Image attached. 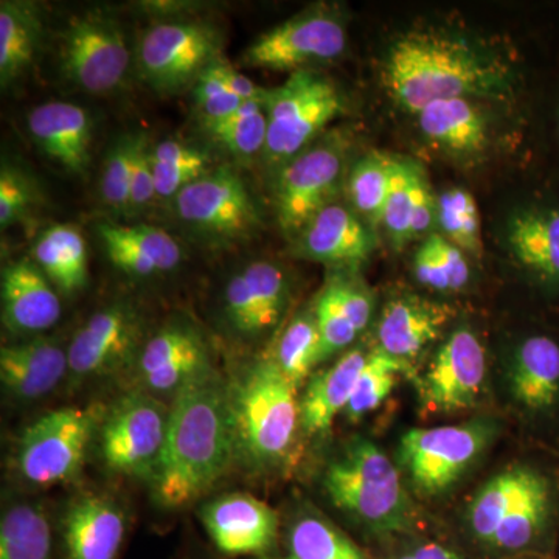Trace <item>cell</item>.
Returning <instances> with one entry per match:
<instances>
[{
	"instance_id": "obj_28",
	"label": "cell",
	"mask_w": 559,
	"mask_h": 559,
	"mask_svg": "<svg viewBox=\"0 0 559 559\" xmlns=\"http://www.w3.org/2000/svg\"><path fill=\"white\" fill-rule=\"evenodd\" d=\"M98 234L114 266L138 277L170 272L182 259L178 241L159 227L102 224Z\"/></svg>"
},
{
	"instance_id": "obj_56",
	"label": "cell",
	"mask_w": 559,
	"mask_h": 559,
	"mask_svg": "<svg viewBox=\"0 0 559 559\" xmlns=\"http://www.w3.org/2000/svg\"><path fill=\"white\" fill-rule=\"evenodd\" d=\"M399 559H418V558L415 557V555L412 554V551H407V554L401 555V557Z\"/></svg>"
},
{
	"instance_id": "obj_7",
	"label": "cell",
	"mask_w": 559,
	"mask_h": 559,
	"mask_svg": "<svg viewBox=\"0 0 559 559\" xmlns=\"http://www.w3.org/2000/svg\"><path fill=\"white\" fill-rule=\"evenodd\" d=\"M97 409L62 407L33 421L17 441L16 468L33 487L69 484L79 476L92 436Z\"/></svg>"
},
{
	"instance_id": "obj_35",
	"label": "cell",
	"mask_w": 559,
	"mask_h": 559,
	"mask_svg": "<svg viewBox=\"0 0 559 559\" xmlns=\"http://www.w3.org/2000/svg\"><path fill=\"white\" fill-rule=\"evenodd\" d=\"M320 334L314 312H304L297 316L283 331L272 362L282 371L294 385L299 389L301 382L310 377L312 369L320 364Z\"/></svg>"
},
{
	"instance_id": "obj_25",
	"label": "cell",
	"mask_w": 559,
	"mask_h": 559,
	"mask_svg": "<svg viewBox=\"0 0 559 559\" xmlns=\"http://www.w3.org/2000/svg\"><path fill=\"white\" fill-rule=\"evenodd\" d=\"M66 374L68 349L51 337L35 336L0 349V380L16 400L44 399Z\"/></svg>"
},
{
	"instance_id": "obj_51",
	"label": "cell",
	"mask_w": 559,
	"mask_h": 559,
	"mask_svg": "<svg viewBox=\"0 0 559 559\" xmlns=\"http://www.w3.org/2000/svg\"><path fill=\"white\" fill-rule=\"evenodd\" d=\"M414 274L418 283H421L426 288L452 290L450 277H448L447 272H444L443 266H441L428 240L423 242L421 248L415 253Z\"/></svg>"
},
{
	"instance_id": "obj_16",
	"label": "cell",
	"mask_w": 559,
	"mask_h": 559,
	"mask_svg": "<svg viewBox=\"0 0 559 559\" xmlns=\"http://www.w3.org/2000/svg\"><path fill=\"white\" fill-rule=\"evenodd\" d=\"M511 257L546 299L559 301V198L544 197L509 219Z\"/></svg>"
},
{
	"instance_id": "obj_45",
	"label": "cell",
	"mask_w": 559,
	"mask_h": 559,
	"mask_svg": "<svg viewBox=\"0 0 559 559\" xmlns=\"http://www.w3.org/2000/svg\"><path fill=\"white\" fill-rule=\"evenodd\" d=\"M194 98H197L198 108L204 116L205 123L226 119L245 103L224 83L215 62L205 69L198 79L197 86H194Z\"/></svg>"
},
{
	"instance_id": "obj_15",
	"label": "cell",
	"mask_w": 559,
	"mask_h": 559,
	"mask_svg": "<svg viewBox=\"0 0 559 559\" xmlns=\"http://www.w3.org/2000/svg\"><path fill=\"white\" fill-rule=\"evenodd\" d=\"M183 223L221 238L245 237L259 224V210L248 187L229 170L209 171L175 198Z\"/></svg>"
},
{
	"instance_id": "obj_41",
	"label": "cell",
	"mask_w": 559,
	"mask_h": 559,
	"mask_svg": "<svg viewBox=\"0 0 559 559\" xmlns=\"http://www.w3.org/2000/svg\"><path fill=\"white\" fill-rule=\"evenodd\" d=\"M437 226L441 237L465 253L479 255L481 250L480 215L469 191L451 189L437 198Z\"/></svg>"
},
{
	"instance_id": "obj_53",
	"label": "cell",
	"mask_w": 559,
	"mask_h": 559,
	"mask_svg": "<svg viewBox=\"0 0 559 559\" xmlns=\"http://www.w3.org/2000/svg\"><path fill=\"white\" fill-rule=\"evenodd\" d=\"M418 559H460L459 555L454 550L448 549V547L441 546V544L429 543L419 544L412 550Z\"/></svg>"
},
{
	"instance_id": "obj_23",
	"label": "cell",
	"mask_w": 559,
	"mask_h": 559,
	"mask_svg": "<svg viewBox=\"0 0 559 559\" xmlns=\"http://www.w3.org/2000/svg\"><path fill=\"white\" fill-rule=\"evenodd\" d=\"M299 255L337 267H358L373 250V238L364 221L344 205H326L299 235Z\"/></svg>"
},
{
	"instance_id": "obj_43",
	"label": "cell",
	"mask_w": 559,
	"mask_h": 559,
	"mask_svg": "<svg viewBox=\"0 0 559 559\" xmlns=\"http://www.w3.org/2000/svg\"><path fill=\"white\" fill-rule=\"evenodd\" d=\"M415 165L409 162L395 160L392 183H390L388 201H385L382 226L388 231L390 241L395 248L407 245L411 240L412 218V179Z\"/></svg>"
},
{
	"instance_id": "obj_18",
	"label": "cell",
	"mask_w": 559,
	"mask_h": 559,
	"mask_svg": "<svg viewBox=\"0 0 559 559\" xmlns=\"http://www.w3.org/2000/svg\"><path fill=\"white\" fill-rule=\"evenodd\" d=\"M135 367L140 388L154 396H175L213 369L205 341L187 325H170L154 334L140 349Z\"/></svg>"
},
{
	"instance_id": "obj_46",
	"label": "cell",
	"mask_w": 559,
	"mask_h": 559,
	"mask_svg": "<svg viewBox=\"0 0 559 559\" xmlns=\"http://www.w3.org/2000/svg\"><path fill=\"white\" fill-rule=\"evenodd\" d=\"M31 205V189L20 173L3 167L0 173V226L2 229L22 218Z\"/></svg>"
},
{
	"instance_id": "obj_55",
	"label": "cell",
	"mask_w": 559,
	"mask_h": 559,
	"mask_svg": "<svg viewBox=\"0 0 559 559\" xmlns=\"http://www.w3.org/2000/svg\"><path fill=\"white\" fill-rule=\"evenodd\" d=\"M511 559H555V558L551 557V555L524 554V555H516V557H513Z\"/></svg>"
},
{
	"instance_id": "obj_11",
	"label": "cell",
	"mask_w": 559,
	"mask_h": 559,
	"mask_svg": "<svg viewBox=\"0 0 559 559\" xmlns=\"http://www.w3.org/2000/svg\"><path fill=\"white\" fill-rule=\"evenodd\" d=\"M127 36L116 21L100 13L72 17L61 35V69L90 94H108L130 69Z\"/></svg>"
},
{
	"instance_id": "obj_6",
	"label": "cell",
	"mask_w": 559,
	"mask_h": 559,
	"mask_svg": "<svg viewBox=\"0 0 559 559\" xmlns=\"http://www.w3.org/2000/svg\"><path fill=\"white\" fill-rule=\"evenodd\" d=\"M491 419L407 430L400 440V462L419 495H443L484 455L496 436Z\"/></svg>"
},
{
	"instance_id": "obj_39",
	"label": "cell",
	"mask_w": 559,
	"mask_h": 559,
	"mask_svg": "<svg viewBox=\"0 0 559 559\" xmlns=\"http://www.w3.org/2000/svg\"><path fill=\"white\" fill-rule=\"evenodd\" d=\"M395 159L369 154L356 162L348 175V194L353 207L371 224H382L385 201L392 183Z\"/></svg>"
},
{
	"instance_id": "obj_42",
	"label": "cell",
	"mask_w": 559,
	"mask_h": 559,
	"mask_svg": "<svg viewBox=\"0 0 559 559\" xmlns=\"http://www.w3.org/2000/svg\"><path fill=\"white\" fill-rule=\"evenodd\" d=\"M140 135H127L110 150L102 175L103 201L117 213L131 212L132 167Z\"/></svg>"
},
{
	"instance_id": "obj_3",
	"label": "cell",
	"mask_w": 559,
	"mask_h": 559,
	"mask_svg": "<svg viewBox=\"0 0 559 559\" xmlns=\"http://www.w3.org/2000/svg\"><path fill=\"white\" fill-rule=\"evenodd\" d=\"M331 502L374 533H403L414 525V503L395 463L380 447L356 437L323 471Z\"/></svg>"
},
{
	"instance_id": "obj_5",
	"label": "cell",
	"mask_w": 559,
	"mask_h": 559,
	"mask_svg": "<svg viewBox=\"0 0 559 559\" xmlns=\"http://www.w3.org/2000/svg\"><path fill=\"white\" fill-rule=\"evenodd\" d=\"M267 117L264 159L288 164L344 109L341 94L330 80L311 70H299L263 97Z\"/></svg>"
},
{
	"instance_id": "obj_32",
	"label": "cell",
	"mask_w": 559,
	"mask_h": 559,
	"mask_svg": "<svg viewBox=\"0 0 559 559\" xmlns=\"http://www.w3.org/2000/svg\"><path fill=\"white\" fill-rule=\"evenodd\" d=\"M36 264L64 293H75L87 283V249L75 227L58 224L44 231L33 249Z\"/></svg>"
},
{
	"instance_id": "obj_48",
	"label": "cell",
	"mask_w": 559,
	"mask_h": 559,
	"mask_svg": "<svg viewBox=\"0 0 559 559\" xmlns=\"http://www.w3.org/2000/svg\"><path fill=\"white\" fill-rule=\"evenodd\" d=\"M437 221V198L432 197L425 176L415 167L412 179L411 240L425 237Z\"/></svg>"
},
{
	"instance_id": "obj_13",
	"label": "cell",
	"mask_w": 559,
	"mask_h": 559,
	"mask_svg": "<svg viewBox=\"0 0 559 559\" xmlns=\"http://www.w3.org/2000/svg\"><path fill=\"white\" fill-rule=\"evenodd\" d=\"M487 380V353L469 329L452 331L418 381L419 401L429 414H457L479 401Z\"/></svg>"
},
{
	"instance_id": "obj_21",
	"label": "cell",
	"mask_w": 559,
	"mask_h": 559,
	"mask_svg": "<svg viewBox=\"0 0 559 559\" xmlns=\"http://www.w3.org/2000/svg\"><path fill=\"white\" fill-rule=\"evenodd\" d=\"M559 522V484L557 476L543 469L521 502L500 524L487 547L506 554L550 555Z\"/></svg>"
},
{
	"instance_id": "obj_40",
	"label": "cell",
	"mask_w": 559,
	"mask_h": 559,
	"mask_svg": "<svg viewBox=\"0 0 559 559\" xmlns=\"http://www.w3.org/2000/svg\"><path fill=\"white\" fill-rule=\"evenodd\" d=\"M406 367V364L385 355L380 348L369 353L345 409L348 419L358 421L364 415L378 409L389 399Z\"/></svg>"
},
{
	"instance_id": "obj_44",
	"label": "cell",
	"mask_w": 559,
	"mask_h": 559,
	"mask_svg": "<svg viewBox=\"0 0 559 559\" xmlns=\"http://www.w3.org/2000/svg\"><path fill=\"white\" fill-rule=\"evenodd\" d=\"M314 318L318 322L320 345H322L320 362L347 348L359 336L358 331L355 330L347 316L342 311L330 285L319 297Z\"/></svg>"
},
{
	"instance_id": "obj_49",
	"label": "cell",
	"mask_w": 559,
	"mask_h": 559,
	"mask_svg": "<svg viewBox=\"0 0 559 559\" xmlns=\"http://www.w3.org/2000/svg\"><path fill=\"white\" fill-rule=\"evenodd\" d=\"M156 197L153 167H151V150L145 135H140L135 150L134 167H132L131 210L145 207Z\"/></svg>"
},
{
	"instance_id": "obj_14",
	"label": "cell",
	"mask_w": 559,
	"mask_h": 559,
	"mask_svg": "<svg viewBox=\"0 0 559 559\" xmlns=\"http://www.w3.org/2000/svg\"><path fill=\"white\" fill-rule=\"evenodd\" d=\"M142 320L128 304H114L91 316L68 347L69 374L83 382L109 377L138 359Z\"/></svg>"
},
{
	"instance_id": "obj_38",
	"label": "cell",
	"mask_w": 559,
	"mask_h": 559,
	"mask_svg": "<svg viewBox=\"0 0 559 559\" xmlns=\"http://www.w3.org/2000/svg\"><path fill=\"white\" fill-rule=\"evenodd\" d=\"M205 130L219 146L241 159L263 154L267 138V117L263 100L242 103L226 119L205 123Z\"/></svg>"
},
{
	"instance_id": "obj_1",
	"label": "cell",
	"mask_w": 559,
	"mask_h": 559,
	"mask_svg": "<svg viewBox=\"0 0 559 559\" xmlns=\"http://www.w3.org/2000/svg\"><path fill=\"white\" fill-rule=\"evenodd\" d=\"M238 457L230 384L215 369L173 396L167 437L151 491L164 510H182L207 495Z\"/></svg>"
},
{
	"instance_id": "obj_34",
	"label": "cell",
	"mask_w": 559,
	"mask_h": 559,
	"mask_svg": "<svg viewBox=\"0 0 559 559\" xmlns=\"http://www.w3.org/2000/svg\"><path fill=\"white\" fill-rule=\"evenodd\" d=\"M0 559H53L46 513L32 503H16L0 521Z\"/></svg>"
},
{
	"instance_id": "obj_20",
	"label": "cell",
	"mask_w": 559,
	"mask_h": 559,
	"mask_svg": "<svg viewBox=\"0 0 559 559\" xmlns=\"http://www.w3.org/2000/svg\"><path fill=\"white\" fill-rule=\"evenodd\" d=\"M288 296L285 272L271 261H255L227 283L224 311L242 336H260L277 325Z\"/></svg>"
},
{
	"instance_id": "obj_52",
	"label": "cell",
	"mask_w": 559,
	"mask_h": 559,
	"mask_svg": "<svg viewBox=\"0 0 559 559\" xmlns=\"http://www.w3.org/2000/svg\"><path fill=\"white\" fill-rule=\"evenodd\" d=\"M219 75L223 76L224 83L229 86V90L235 95L241 98L242 102L263 100L266 91L257 86L249 76L242 75L237 69L231 68L229 62L218 60L215 62Z\"/></svg>"
},
{
	"instance_id": "obj_2",
	"label": "cell",
	"mask_w": 559,
	"mask_h": 559,
	"mask_svg": "<svg viewBox=\"0 0 559 559\" xmlns=\"http://www.w3.org/2000/svg\"><path fill=\"white\" fill-rule=\"evenodd\" d=\"M384 86L401 108L418 110L448 98H495L506 94L507 68L468 40L441 32L400 36L384 62Z\"/></svg>"
},
{
	"instance_id": "obj_9",
	"label": "cell",
	"mask_w": 559,
	"mask_h": 559,
	"mask_svg": "<svg viewBox=\"0 0 559 559\" xmlns=\"http://www.w3.org/2000/svg\"><path fill=\"white\" fill-rule=\"evenodd\" d=\"M219 32L198 21L160 22L140 39V73L154 90L175 92L221 60Z\"/></svg>"
},
{
	"instance_id": "obj_10",
	"label": "cell",
	"mask_w": 559,
	"mask_h": 559,
	"mask_svg": "<svg viewBox=\"0 0 559 559\" xmlns=\"http://www.w3.org/2000/svg\"><path fill=\"white\" fill-rule=\"evenodd\" d=\"M345 167V143L326 138L283 165L275 189L280 227L299 237L316 215L331 204Z\"/></svg>"
},
{
	"instance_id": "obj_17",
	"label": "cell",
	"mask_w": 559,
	"mask_h": 559,
	"mask_svg": "<svg viewBox=\"0 0 559 559\" xmlns=\"http://www.w3.org/2000/svg\"><path fill=\"white\" fill-rule=\"evenodd\" d=\"M509 389L530 418L559 421V334L535 331L522 337L511 355Z\"/></svg>"
},
{
	"instance_id": "obj_50",
	"label": "cell",
	"mask_w": 559,
	"mask_h": 559,
	"mask_svg": "<svg viewBox=\"0 0 559 559\" xmlns=\"http://www.w3.org/2000/svg\"><path fill=\"white\" fill-rule=\"evenodd\" d=\"M426 240L432 246L433 253H436L441 266H443L444 272L450 277L452 290L465 288L471 280V267L465 252L439 234L429 235Z\"/></svg>"
},
{
	"instance_id": "obj_22",
	"label": "cell",
	"mask_w": 559,
	"mask_h": 559,
	"mask_svg": "<svg viewBox=\"0 0 559 559\" xmlns=\"http://www.w3.org/2000/svg\"><path fill=\"white\" fill-rule=\"evenodd\" d=\"M61 318V301L36 263L14 261L2 271L3 325L16 336H38Z\"/></svg>"
},
{
	"instance_id": "obj_27",
	"label": "cell",
	"mask_w": 559,
	"mask_h": 559,
	"mask_svg": "<svg viewBox=\"0 0 559 559\" xmlns=\"http://www.w3.org/2000/svg\"><path fill=\"white\" fill-rule=\"evenodd\" d=\"M28 132L39 150L70 173H83L90 164L91 117L79 105L50 102L28 114Z\"/></svg>"
},
{
	"instance_id": "obj_4",
	"label": "cell",
	"mask_w": 559,
	"mask_h": 559,
	"mask_svg": "<svg viewBox=\"0 0 559 559\" xmlns=\"http://www.w3.org/2000/svg\"><path fill=\"white\" fill-rule=\"evenodd\" d=\"M238 455L259 468L277 466L293 451L300 428L297 389L271 359L230 385Z\"/></svg>"
},
{
	"instance_id": "obj_37",
	"label": "cell",
	"mask_w": 559,
	"mask_h": 559,
	"mask_svg": "<svg viewBox=\"0 0 559 559\" xmlns=\"http://www.w3.org/2000/svg\"><path fill=\"white\" fill-rule=\"evenodd\" d=\"M288 546L293 559H366L352 539L319 514H304L290 525Z\"/></svg>"
},
{
	"instance_id": "obj_30",
	"label": "cell",
	"mask_w": 559,
	"mask_h": 559,
	"mask_svg": "<svg viewBox=\"0 0 559 559\" xmlns=\"http://www.w3.org/2000/svg\"><path fill=\"white\" fill-rule=\"evenodd\" d=\"M369 353L360 348L341 356L330 369L312 377L300 401V429L308 436H319L333 426L337 415L347 409L353 390Z\"/></svg>"
},
{
	"instance_id": "obj_26",
	"label": "cell",
	"mask_w": 559,
	"mask_h": 559,
	"mask_svg": "<svg viewBox=\"0 0 559 559\" xmlns=\"http://www.w3.org/2000/svg\"><path fill=\"white\" fill-rule=\"evenodd\" d=\"M450 319L451 311L444 305L415 296L396 297L382 312L378 348L407 366L439 340Z\"/></svg>"
},
{
	"instance_id": "obj_31",
	"label": "cell",
	"mask_w": 559,
	"mask_h": 559,
	"mask_svg": "<svg viewBox=\"0 0 559 559\" xmlns=\"http://www.w3.org/2000/svg\"><path fill=\"white\" fill-rule=\"evenodd\" d=\"M540 473V466L518 463L491 477L471 500L466 516L471 535L487 546Z\"/></svg>"
},
{
	"instance_id": "obj_57",
	"label": "cell",
	"mask_w": 559,
	"mask_h": 559,
	"mask_svg": "<svg viewBox=\"0 0 559 559\" xmlns=\"http://www.w3.org/2000/svg\"><path fill=\"white\" fill-rule=\"evenodd\" d=\"M260 559H293V558H270V557H261Z\"/></svg>"
},
{
	"instance_id": "obj_36",
	"label": "cell",
	"mask_w": 559,
	"mask_h": 559,
	"mask_svg": "<svg viewBox=\"0 0 559 559\" xmlns=\"http://www.w3.org/2000/svg\"><path fill=\"white\" fill-rule=\"evenodd\" d=\"M209 156L197 148L180 143L178 140H164L151 150L156 197L176 198L193 183L207 175Z\"/></svg>"
},
{
	"instance_id": "obj_12",
	"label": "cell",
	"mask_w": 559,
	"mask_h": 559,
	"mask_svg": "<svg viewBox=\"0 0 559 559\" xmlns=\"http://www.w3.org/2000/svg\"><path fill=\"white\" fill-rule=\"evenodd\" d=\"M347 47V31L329 10L304 11L259 36L246 50V64L275 72H299L307 66L340 58Z\"/></svg>"
},
{
	"instance_id": "obj_54",
	"label": "cell",
	"mask_w": 559,
	"mask_h": 559,
	"mask_svg": "<svg viewBox=\"0 0 559 559\" xmlns=\"http://www.w3.org/2000/svg\"><path fill=\"white\" fill-rule=\"evenodd\" d=\"M554 135L555 142H557L559 148V97L557 100V105H555V114H554Z\"/></svg>"
},
{
	"instance_id": "obj_33",
	"label": "cell",
	"mask_w": 559,
	"mask_h": 559,
	"mask_svg": "<svg viewBox=\"0 0 559 559\" xmlns=\"http://www.w3.org/2000/svg\"><path fill=\"white\" fill-rule=\"evenodd\" d=\"M43 24L36 10L22 2L0 3V81L9 86L35 60Z\"/></svg>"
},
{
	"instance_id": "obj_19",
	"label": "cell",
	"mask_w": 559,
	"mask_h": 559,
	"mask_svg": "<svg viewBox=\"0 0 559 559\" xmlns=\"http://www.w3.org/2000/svg\"><path fill=\"white\" fill-rule=\"evenodd\" d=\"M201 521L216 549L229 557H261L277 540V513L245 492L210 500L201 509Z\"/></svg>"
},
{
	"instance_id": "obj_47",
	"label": "cell",
	"mask_w": 559,
	"mask_h": 559,
	"mask_svg": "<svg viewBox=\"0 0 559 559\" xmlns=\"http://www.w3.org/2000/svg\"><path fill=\"white\" fill-rule=\"evenodd\" d=\"M330 286L349 323L359 334L362 333L373 314V301H371L370 294L362 286L344 282V280L330 283Z\"/></svg>"
},
{
	"instance_id": "obj_29",
	"label": "cell",
	"mask_w": 559,
	"mask_h": 559,
	"mask_svg": "<svg viewBox=\"0 0 559 559\" xmlns=\"http://www.w3.org/2000/svg\"><path fill=\"white\" fill-rule=\"evenodd\" d=\"M417 117L423 135L452 156H477L488 148V121L471 98L430 103Z\"/></svg>"
},
{
	"instance_id": "obj_24",
	"label": "cell",
	"mask_w": 559,
	"mask_h": 559,
	"mask_svg": "<svg viewBox=\"0 0 559 559\" xmlns=\"http://www.w3.org/2000/svg\"><path fill=\"white\" fill-rule=\"evenodd\" d=\"M127 520L114 500L83 496L62 520L64 559H117L123 546Z\"/></svg>"
},
{
	"instance_id": "obj_8",
	"label": "cell",
	"mask_w": 559,
	"mask_h": 559,
	"mask_svg": "<svg viewBox=\"0 0 559 559\" xmlns=\"http://www.w3.org/2000/svg\"><path fill=\"white\" fill-rule=\"evenodd\" d=\"M168 412L157 396L135 390L117 401L100 425V455L121 476L151 480L167 437Z\"/></svg>"
}]
</instances>
